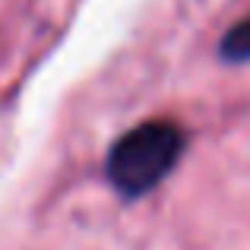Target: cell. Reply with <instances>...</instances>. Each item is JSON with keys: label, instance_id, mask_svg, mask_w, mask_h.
<instances>
[{"label": "cell", "instance_id": "1", "mask_svg": "<svg viewBox=\"0 0 250 250\" xmlns=\"http://www.w3.org/2000/svg\"><path fill=\"white\" fill-rule=\"evenodd\" d=\"M184 152V130L174 121H146L127 130L104 162L108 184L127 200L155 190L174 171Z\"/></svg>", "mask_w": 250, "mask_h": 250}, {"label": "cell", "instance_id": "2", "mask_svg": "<svg viewBox=\"0 0 250 250\" xmlns=\"http://www.w3.org/2000/svg\"><path fill=\"white\" fill-rule=\"evenodd\" d=\"M219 54H222V61H228V63H244V61H250V19L234 22L231 29L222 35Z\"/></svg>", "mask_w": 250, "mask_h": 250}]
</instances>
